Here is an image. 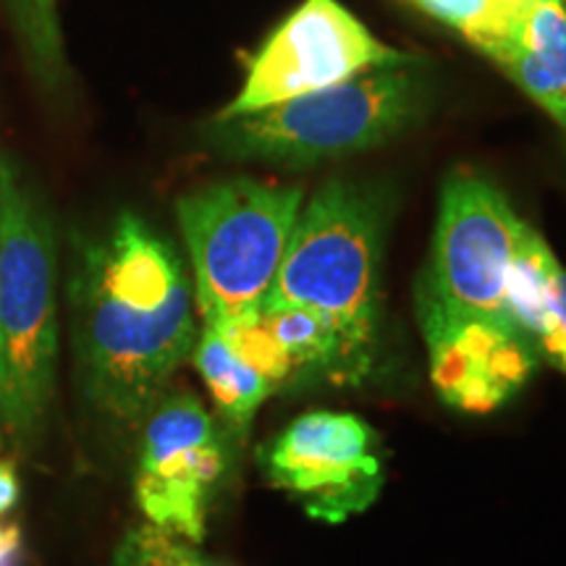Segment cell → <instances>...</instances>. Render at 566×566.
Wrapping results in <instances>:
<instances>
[{
  "instance_id": "7c38bea8",
  "label": "cell",
  "mask_w": 566,
  "mask_h": 566,
  "mask_svg": "<svg viewBox=\"0 0 566 566\" xmlns=\"http://www.w3.org/2000/svg\"><path fill=\"white\" fill-rule=\"evenodd\" d=\"M506 313L537 357L566 373V271L533 226L516 250Z\"/></svg>"
},
{
  "instance_id": "6da1fadb",
  "label": "cell",
  "mask_w": 566,
  "mask_h": 566,
  "mask_svg": "<svg viewBox=\"0 0 566 566\" xmlns=\"http://www.w3.org/2000/svg\"><path fill=\"white\" fill-rule=\"evenodd\" d=\"M71 304L84 396L113 422H142L200 338L174 247L122 212L108 237L82 252Z\"/></svg>"
},
{
  "instance_id": "3957f363",
  "label": "cell",
  "mask_w": 566,
  "mask_h": 566,
  "mask_svg": "<svg viewBox=\"0 0 566 566\" xmlns=\"http://www.w3.org/2000/svg\"><path fill=\"white\" fill-rule=\"evenodd\" d=\"M51 218L0 155V446L30 454L55 394L59 307Z\"/></svg>"
},
{
  "instance_id": "30bf717a",
  "label": "cell",
  "mask_w": 566,
  "mask_h": 566,
  "mask_svg": "<svg viewBox=\"0 0 566 566\" xmlns=\"http://www.w3.org/2000/svg\"><path fill=\"white\" fill-rule=\"evenodd\" d=\"M417 317L428 346L430 380L443 405L467 415L504 407L537 367V352L506 321L457 315L417 292Z\"/></svg>"
},
{
  "instance_id": "e0dca14e",
  "label": "cell",
  "mask_w": 566,
  "mask_h": 566,
  "mask_svg": "<svg viewBox=\"0 0 566 566\" xmlns=\"http://www.w3.org/2000/svg\"><path fill=\"white\" fill-rule=\"evenodd\" d=\"M21 483L13 459H0V516L9 514L19 504Z\"/></svg>"
},
{
  "instance_id": "9c48e42d",
  "label": "cell",
  "mask_w": 566,
  "mask_h": 566,
  "mask_svg": "<svg viewBox=\"0 0 566 566\" xmlns=\"http://www.w3.org/2000/svg\"><path fill=\"white\" fill-rule=\"evenodd\" d=\"M226 467V436L200 399L187 391L163 394L145 417L134 478L142 514L181 541L200 543L212 491Z\"/></svg>"
},
{
  "instance_id": "ba28073f",
  "label": "cell",
  "mask_w": 566,
  "mask_h": 566,
  "mask_svg": "<svg viewBox=\"0 0 566 566\" xmlns=\"http://www.w3.org/2000/svg\"><path fill=\"white\" fill-rule=\"evenodd\" d=\"M271 485L302 504L313 520L346 522L384 491V443L363 417L307 412L260 449Z\"/></svg>"
},
{
  "instance_id": "8992f818",
  "label": "cell",
  "mask_w": 566,
  "mask_h": 566,
  "mask_svg": "<svg viewBox=\"0 0 566 566\" xmlns=\"http://www.w3.org/2000/svg\"><path fill=\"white\" fill-rule=\"evenodd\" d=\"M527 229L491 179L470 168L451 171L438 202L430 265L417 292L449 313L512 323L509 279Z\"/></svg>"
},
{
  "instance_id": "ac0fdd59",
  "label": "cell",
  "mask_w": 566,
  "mask_h": 566,
  "mask_svg": "<svg viewBox=\"0 0 566 566\" xmlns=\"http://www.w3.org/2000/svg\"><path fill=\"white\" fill-rule=\"evenodd\" d=\"M21 564V530L19 525H0V566Z\"/></svg>"
},
{
  "instance_id": "8fae6325",
  "label": "cell",
  "mask_w": 566,
  "mask_h": 566,
  "mask_svg": "<svg viewBox=\"0 0 566 566\" xmlns=\"http://www.w3.org/2000/svg\"><path fill=\"white\" fill-rule=\"evenodd\" d=\"M472 48L493 61L566 132V9L562 0H530L504 32L478 40Z\"/></svg>"
},
{
  "instance_id": "2e32d148",
  "label": "cell",
  "mask_w": 566,
  "mask_h": 566,
  "mask_svg": "<svg viewBox=\"0 0 566 566\" xmlns=\"http://www.w3.org/2000/svg\"><path fill=\"white\" fill-rule=\"evenodd\" d=\"M113 566H210L192 548V543L166 530L145 525L134 527L118 543Z\"/></svg>"
},
{
  "instance_id": "5b68a950",
  "label": "cell",
  "mask_w": 566,
  "mask_h": 566,
  "mask_svg": "<svg viewBox=\"0 0 566 566\" xmlns=\"http://www.w3.org/2000/svg\"><path fill=\"white\" fill-rule=\"evenodd\" d=\"M304 205L294 184L229 179L176 202L205 325L231 328L260 315Z\"/></svg>"
},
{
  "instance_id": "277c9868",
  "label": "cell",
  "mask_w": 566,
  "mask_h": 566,
  "mask_svg": "<svg viewBox=\"0 0 566 566\" xmlns=\"http://www.w3.org/2000/svg\"><path fill=\"white\" fill-rule=\"evenodd\" d=\"M424 61L378 66L250 116L212 122L233 158L275 166H315L386 145L424 116L430 103Z\"/></svg>"
},
{
  "instance_id": "5bb4252c",
  "label": "cell",
  "mask_w": 566,
  "mask_h": 566,
  "mask_svg": "<svg viewBox=\"0 0 566 566\" xmlns=\"http://www.w3.org/2000/svg\"><path fill=\"white\" fill-rule=\"evenodd\" d=\"M409 3L475 45L478 40L504 32L530 0H409Z\"/></svg>"
},
{
  "instance_id": "9a60e30c",
  "label": "cell",
  "mask_w": 566,
  "mask_h": 566,
  "mask_svg": "<svg viewBox=\"0 0 566 566\" xmlns=\"http://www.w3.org/2000/svg\"><path fill=\"white\" fill-rule=\"evenodd\" d=\"M21 40L42 74H59L63 66V38L55 0H11Z\"/></svg>"
},
{
  "instance_id": "52a82bcc",
  "label": "cell",
  "mask_w": 566,
  "mask_h": 566,
  "mask_svg": "<svg viewBox=\"0 0 566 566\" xmlns=\"http://www.w3.org/2000/svg\"><path fill=\"white\" fill-rule=\"evenodd\" d=\"M415 59L375 38L342 0H302L247 61L242 90L216 122L250 116L307 92L334 87L370 69Z\"/></svg>"
},
{
  "instance_id": "4fadbf2b",
  "label": "cell",
  "mask_w": 566,
  "mask_h": 566,
  "mask_svg": "<svg viewBox=\"0 0 566 566\" xmlns=\"http://www.w3.org/2000/svg\"><path fill=\"white\" fill-rule=\"evenodd\" d=\"M192 357L226 424L233 433H244L268 396L275 394V386L210 325H205L197 338Z\"/></svg>"
},
{
  "instance_id": "7a4b0ae2",
  "label": "cell",
  "mask_w": 566,
  "mask_h": 566,
  "mask_svg": "<svg viewBox=\"0 0 566 566\" xmlns=\"http://www.w3.org/2000/svg\"><path fill=\"white\" fill-rule=\"evenodd\" d=\"M391 202L384 187L331 179L302 205L265 307H302L334 328L344 386L370 373L380 336V268Z\"/></svg>"
}]
</instances>
